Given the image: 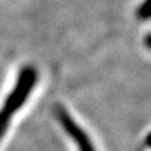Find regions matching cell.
<instances>
[{
    "instance_id": "obj_4",
    "label": "cell",
    "mask_w": 151,
    "mask_h": 151,
    "mask_svg": "<svg viewBox=\"0 0 151 151\" xmlns=\"http://www.w3.org/2000/svg\"><path fill=\"white\" fill-rule=\"evenodd\" d=\"M144 43H146V46L151 50V32L150 34H147L146 38H144Z\"/></svg>"
},
{
    "instance_id": "obj_2",
    "label": "cell",
    "mask_w": 151,
    "mask_h": 151,
    "mask_svg": "<svg viewBox=\"0 0 151 151\" xmlns=\"http://www.w3.org/2000/svg\"><path fill=\"white\" fill-rule=\"evenodd\" d=\"M55 116L58 119L59 124L65 129L67 136L77 144V150L78 151H97L94 144H92L91 139L87 134V132L77 123V120L71 116L70 113H69V111L63 105H56L55 106Z\"/></svg>"
},
{
    "instance_id": "obj_3",
    "label": "cell",
    "mask_w": 151,
    "mask_h": 151,
    "mask_svg": "<svg viewBox=\"0 0 151 151\" xmlns=\"http://www.w3.org/2000/svg\"><path fill=\"white\" fill-rule=\"evenodd\" d=\"M136 16L139 20L141 21H146V20H150L151 18V0H144L139 9L136 11Z\"/></svg>"
},
{
    "instance_id": "obj_1",
    "label": "cell",
    "mask_w": 151,
    "mask_h": 151,
    "mask_svg": "<svg viewBox=\"0 0 151 151\" xmlns=\"http://www.w3.org/2000/svg\"><path fill=\"white\" fill-rule=\"evenodd\" d=\"M37 81L38 71L34 66H24L20 70L13 90L4 99L3 106L0 108V141L3 140V137L10 127V122L13 116L27 102Z\"/></svg>"
}]
</instances>
